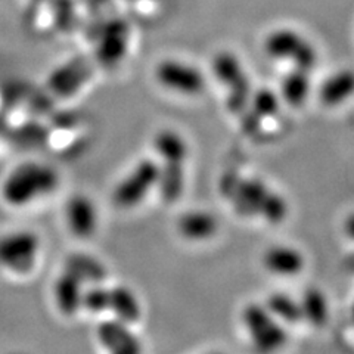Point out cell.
I'll use <instances>...</instances> for the list:
<instances>
[{
	"label": "cell",
	"mask_w": 354,
	"mask_h": 354,
	"mask_svg": "<svg viewBox=\"0 0 354 354\" xmlns=\"http://www.w3.org/2000/svg\"><path fill=\"white\" fill-rule=\"evenodd\" d=\"M220 191L242 217H260L268 223L279 225L290 213L286 199L256 177L226 176L221 179Z\"/></svg>",
	"instance_id": "cell-1"
},
{
	"label": "cell",
	"mask_w": 354,
	"mask_h": 354,
	"mask_svg": "<svg viewBox=\"0 0 354 354\" xmlns=\"http://www.w3.org/2000/svg\"><path fill=\"white\" fill-rule=\"evenodd\" d=\"M59 177L49 165L37 162L22 164L3 183V198L10 205L21 207L32 199L52 192L58 186Z\"/></svg>",
	"instance_id": "cell-2"
},
{
	"label": "cell",
	"mask_w": 354,
	"mask_h": 354,
	"mask_svg": "<svg viewBox=\"0 0 354 354\" xmlns=\"http://www.w3.org/2000/svg\"><path fill=\"white\" fill-rule=\"evenodd\" d=\"M216 80L226 88V105L234 114H243L252 95L251 80L245 66L235 53L221 50L212 62Z\"/></svg>",
	"instance_id": "cell-3"
},
{
	"label": "cell",
	"mask_w": 354,
	"mask_h": 354,
	"mask_svg": "<svg viewBox=\"0 0 354 354\" xmlns=\"http://www.w3.org/2000/svg\"><path fill=\"white\" fill-rule=\"evenodd\" d=\"M264 52L274 61L290 62L294 68L312 71L317 64L315 44L292 28H276L264 39Z\"/></svg>",
	"instance_id": "cell-4"
},
{
	"label": "cell",
	"mask_w": 354,
	"mask_h": 354,
	"mask_svg": "<svg viewBox=\"0 0 354 354\" xmlns=\"http://www.w3.org/2000/svg\"><path fill=\"white\" fill-rule=\"evenodd\" d=\"M241 319L250 341L259 351L270 353L286 344L288 334L283 324L276 319L264 304H247L242 310Z\"/></svg>",
	"instance_id": "cell-5"
},
{
	"label": "cell",
	"mask_w": 354,
	"mask_h": 354,
	"mask_svg": "<svg viewBox=\"0 0 354 354\" xmlns=\"http://www.w3.org/2000/svg\"><path fill=\"white\" fill-rule=\"evenodd\" d=\"M160 165L152 160L140 161L114 191V204L120 208L136 207L153 186H158Z\"/></svg>",
	"instance_id": "cell-6"
},
{
	"label": "cell",
	"mask_w": 354,
	"mask_h": 354,
	"mask_svg": "<svg viewBox=\"0 0 354 354\" xmlns=\"http://www.w3.org/2000/svg\"><path fill=\"white\" fill-rule=\"evenodd\" d=\"M155 74L164 87L187 96L203 93L207 86L205 75L196 66L180 61H162Z\"/></svg>",
	"instance_id": "cell-7"
},
{
	"label": "cell",
	"mask_w": 354,
	"mask_h": 354,
	"mask_svg": "<svg viewBox=\"0 0 354 354\" xmlns=\"http://www.w3.org/2000/svg\"><path fill=\"white\" fill-rule=\"evenodd\" d=\"M39 247V238L31 232H17L0 238V264L17 272H27L35 264Z\"/></svg>",
	"instance_id": "cell-8"
},
{
	"label": "cell",
	"mask_w": 354,
	"mask_h": 354,
	"mask_svg": "<svg viewBox=\"0 0 354 354\" xmlns=\"http://www.w3.org/2000/svg\"><path fill=\"white\" fill-rule=\"evenodd\" d=\"M92 65L86 58H74L55 70L48 79L49 91L58 96L74 95L91 79Z\"/></svg>",
	"instance_id": "cell-9"
},
{
	"label": "cell",
	"mask_w": 354,
	"mask_h": 354,
	"mask_svg": "<svg viewBox=\"0 0 354 354\" xmlns=\"http://www.w3.org/2000/svg\"><path fill=\"white\" fill-rule=\"evenodd\" d=\"M129 44V27L123 21L108 24L97 46V59L101 64L113 66L126 57Z\"/></svg>",
	"instance_id": "cell-10"
},
{
	"label": "cell",
	"mask_w": 354,
	"mask_h": 354,
	"mask_svg": "<svg viewBox=\"0 0 354 354\" xmlns=\"http://www.w3.org/2000/svg\"><path fill=\"white\" fill-rule=\"evenodd\" d=\"M263 264L270 273L282 278L300 274L306 266V259L300 250L290 245H273L263 256Z\"/></svg>",
	"instance_id": "cell-11"
},
{
	"label": "cell",
	"mask_w": 354,
	"mask_h": 354,
	"mask_svg": "<svg viewBox=\"0 0 354 354\" xmlns=\"http://www.w3.org/2000/svg\"><path fill=\"white\" fill-rule=\"evenodd\" d=\"M66 221H68L70 230L77 238H91L97 223L96 208L91 199L84 195L70 198L66 204Z\"/></svg>",
	"instance_id": "cell-12"
},
{
	"label": "cell",
	"mask_w": 354,
	"mask_h": 354,
	"mask_svg": "<svg viewBox=\"0 0 354 354\" xmlns=\"http://www.w3.org/2000/svg\"><path fill=\"white\" fill-rule=\"evenodd\" d=\"M186 157L161 158L158 187L161 198L165 203L173 204L180 199L185 191V162Z\"/></svg>",
	"instance_id": "cell-13"
},
{
	"label": "cell",
	"mask_w": 354,
	"mask_h": 354,
	"mask_svg": "<svg viewBox=\"0 0 354 354\" xmlns=\"http://www.w3.org/2000/svg\"><path fill=\"white\" fill-rule=\"evenodd\" d=\"M281 96L270 88H260L254 91L250 99V104L243 114L248 113V117L243 118V130L251 133L256 130L263 120L274 117L281 109Z\"/></svg>",
	"instance_id": "cell-14"
},
{
	"label": "cell",
	"mask_w": 354,
	"mask_h": 354,
	"mask_svg": "<svg viewBox=\"0 0 354 354\" xmlns=\"http://www.w3.org/2000/svg\"><path fill=\"white\" fill-rule=\"evenodd\" d=\"M177 229L185 239L203 242L214 238L218 230V221L214 214L205 209H192L180 216Z\"/></svg>",
	"instance_id": "cell-15"
},
{
	"label": "cell",
	"mask_w": 354,
	"mask_h": 354,
	"mask_svg": "<svg viewBox=\"0 0 354 354\" xmlns=\"http://www.w3.org/2000/svg\"><path fill=\"white\" fill-rule=\"evenodd\" d=\"M97 337L102 344L117 354H136L140 351L139 339L127 329L123 320H109L97 328Z\"/></svg>",
	"instance_id": "cell-16"
},
{
	"label": "cell",
	"mask_w": 354,
	"mask_h": 354,
	"mask_svg": "<svg viewBox=\"0 0 354 354\" xmlns=\"http://www.w3.org/2000/svg\"><path fill=\"white\" fill-rule=\"evenodd\" d=\"M354 96V71L344 68L328 75L319 87L320 102L326 106H338Z\"/></svg>",
	"instance_id": "cell-17"
},
{
	"label": "cell",
	"mask_w": 354,
	"mask_h": 354,
	"mask_svg": "<svg viewBox=\"0 0 354 354\" xmlns=\"http://www.w3.org/2000/svg\"><path fill=\"white\" fill-rule=\"evenodd\" d=\"M312 92V79L310 71L301 68H292L283 75L279 88L281 101L291 108H300Z\"/></svg>",
	"instance_id": "cell-18"
},
{
	"label": "cell",
	"mask_w": 354,
	"mask_h": 354,
	"mask_svg": "<svg viewBox=\"0 0 354 354\" xmlns=\"http://www.w3.org/2000/svg\"><path fill=\"white\" fill-rule=\"evenodd\" d=\"M55 300H57L58 308L66 316L74 315L80 308L83 303L82 294V281L66 270L59 276L55 283Z\"/></svg>",
	"instance_id": "cell-19"
},
{
	"label": "cell",
	"mask_w": 354,
	"mask_h": 354,
	"mask_svg": "<svg viewBox=\"0 0 354 354\" xmlns=\"http://www.w3.org/2000/svg\"><path fill=\"white\" fill-rule=\"evenodd\" d=\"M300 307L303 313V320H307L313 326H325L329 320V301L325 292L319 288H308L301 295Z\"/></svg>",
	"instance_id": "cell-20"
},
{
	"label": "cell",
	"mask_w": 354,
	"mask_h": 354,
	"mask_svg": "<svg viewBox=\"0 0 354 354\" xmlns=\"http://www.w3.org/2000/svg\"><path fill=\"white\" fill-rule=\"evenodd\" d=\"M108 310H113L124 324L138 322V319L140 317V306L138 298L126 286L111 288Z\"/></svg>",
	"instance_id": "cell-21"
},
{
	"label": "cell",
	"mask_w": 354,
	"mask_h": 354,
	"mask_svg": "<svg viewBox=\"0 0 354 354\" xmlns=\"http://www.w3.org/2000/svg\"><path fill=\"white\" fill-rule=\"evenodd\" d=\"M264 306L269 312L285 325H295L303 320L300 301L286 292H273L268 297Z\"/></svg>",
	"instance_id": "cell-22"
},
{
	"label": "cell",
	"mask_w": 354,
	"mask_h": 354,
	"mask_svg": "<svg viewBox=\"0 0 354 354\" xmlns=\"http://www.w3.org/2000/svg\"><path fill=\"white\" fill-rule=\"evenodd\" d=\"M66 270L75 274L82 282H101L106 273L101 263L84 254H74L66 260Z\"/></svg>",
	"instance_id": "cell-23"
},
{
	"label": "cell",
	"mask_w": 354,
	"mask_h": 354,
	"mask_svg": "<svg viewBox=\"0 0 354 354\" xmlns=\"http://www.w3.org/2000/svg\"><path fill=\"white\" fill-rule=\"evenodd\" d=\"M109 290L102 286H93L83 294V306L93 313H101L108 310Z\"/></svg>",
	"instance_id": "cell-24"
},
{
	"label": "cell",
	"mask_w": 354,
	"mask_h": 354,
	"mask_svg": "<svg viewBox=\"0 0 354 354\" xmlns=\"http://www.w3.org/2000/svg\"><path fill=\"white\" fill-rule=\"evenodd\" d=\"M344 232H346V235H347L351 241H354V213H351V214L346 218V221H344Z\"/></svg>",
	"instance_id": "cell-25"
},
{
	"label": "cell",
	"mask_w": 354,
	"mask_h": 354,
	"mask_svg": "<svg viewBox=\"0 0 354 354\" xmlns=\"http://www.w3.org/2000/svg\"><path fill=\"white\" fill-rule=\"evenodd\" d=\"M351 319H353V322H354V303H353V307H351Z\"/></svg>",
	"instance_id": "cell-26"
}]
</instances>
